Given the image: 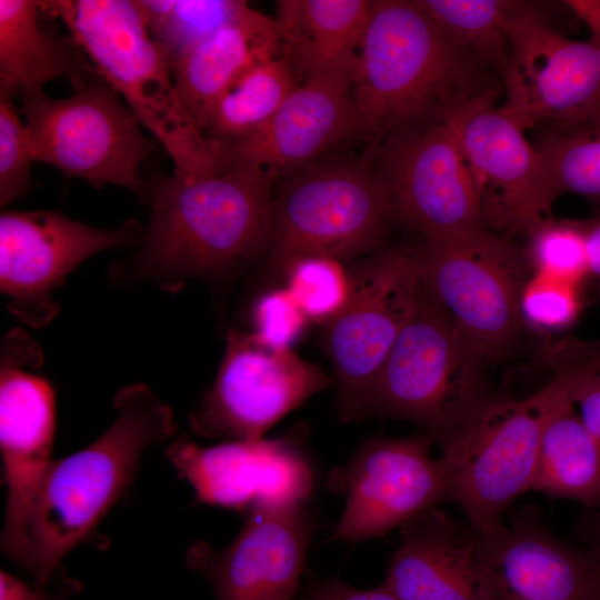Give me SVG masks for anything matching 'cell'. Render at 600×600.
Instances as JSON below:
<instances>
[{"instance_id": "cell-1", "label": "cell", "mask_w": 600, "mask_h": 600, "mask_svg": "<svg viewBox=\"0 0 600 600\" xmlns=\"http://www.w3.org/2000/svg\"><path fill=\"white\" fill-rule=\"evenodd\" d=\"M148 182L151 212L142 241L110 266L112 281L177 292L189 279H218L269 249L273 186L260 177L228 170L190 179L173 172Z\"/></svg>"}, {"instance_id": "cell-2", "label": "cell", "mask_w": 600, "mask_h": 600, "mask_svg": "<svg viewBox=\"0 0 600 600\" xmlns=\"http://www.w3.org/2000/svg\"><path fill=\"white\" fill-rule=\"evenodd\" d=\"M500 73L451 39L417 0H376L352 76L360 136L377 150L401 128L444 122L498 94Z\"/></svg>"}, {"instance_id": "cell-3", "label": "cell", "mask_w": 600, "mask_h": 600, "mask_svg": "<svg viewBox=\"0 0 600 600\" xmlns=\"http://www.w3.org/2000/svg\"><path fill=\"white\" fill-rule=\"evenodd\" d=\"M550 380L522 399L491 397L457 432L439 458L449 501L457 502L479 533L503 526L502 514L530 490L544 429L577 388L600 369V342L567 340L551 350Z\"/></svg>"}, {"instance_id": "cell-4", "label": "cell", "mask_w": 600, "mask_h": 600, "mask_svg": "<svg viewBox=\"0 0 600 600\" xmlns=\"http://www.w3.org/2000/svg\"><path fill=\"white\" fill-rule=\"evenodd\" d=\"M117 417L86 448L53 460L40 487L30 521L34 586L46 589L61 560L87 541L134 479L144 451L178 429L169 404L144 383L113 398Z\"/></svg>"}, {"instance_id": "cell-5", "label": "cell", "mask_w": 600, "mask_h": 600, "mask_svg": "<svg viewBox=\"0 0 600 600\" xmlns=\"http://www.w3.org/2000/svg\"><path fill=\"white\" fill-rule=\"evenodd\" d=\"M42 9L64 23L98 73L163 146L174 173L197 179L217 172L216 152L182 108L170 61L134 0H50Z\"/></svg>"}, {"instance_id": "cell-6", "label": "cell", "mask_w": 600, "mask_h": 600, "mask_svg": "<svg viewBox=\"0 0 600 600\" xmlns=\"http://www.w3.org/2000/svg\"><path fill=\"white\" fill-rule=\"evenodd\" d=\"M483 361L421 282L416 308L367 394L359 419L409 420L440 442L492 397Z\"/></svg>"}, {"instance_id": "cell-7", "label": "cell", "mask_w": 600, "mask_h": 600, "mask_svg": "<svg viewBox=\"0 0 600 600\" xmlns=\"http://www.w3.org/2000/svg\"><path fill=\"white\" fill-rule=\"evenodd\" d=\"M376 150L353 161L312 163L282 180L272 197L267 266L283 274L294 260H346L373 250L392 218L374 169Z\"/></svg>"}, {"instance_id": "cell-8", "label": "cell", "mask_w": 600, "mask_h": 600, "mask_svg": "<svg viewBox=\"0 0 600 600\" xmlns=\"http://www.w3.org/2000/svg\"><path fill=\"white\" fill-rule=\"evenodd\" d=\"M21 116L34 161L92 186L116 184L148 204L149 182L140 168L154 149L134 112L101 76L54 99L43 90L20 93Z\"/></svg>"}, {"instance_id": "cell-9", "label": "cell", "mask_w": 600, "mask_h": 600, "mask_svg": "<svg viewBox=\"0 0 600 600\" xmlns=\"http://www.w3.org/2000/svg\"><path fill=\"white\" fill-rule=\"evenodd\" d=\"M412 252L422 284L486 360L513 350L524 324L520 299L531 270L526 250L478 228L423 239Z\"/></svg>"}, {"instance_id": "cell-10", "label": "cell", "mask_w": 600, "mask_h": 600, "mask_svg": "<svg viewBox=\"0 0 600 600\" xmlns=\"http://www.w3.org/2000/svg\"><path fill=\"white\" fill-rule=\"evenodd\" d=\"M43 353L20 328L0 346V449L7 489L2 552L34 577L30 521L52 463L56 431L54 393L49 381L24 368H39Z\"/></svg>"}, {"instance_id": "cell-11", "label": "cell", "mask_w": 600, "mask_h": 600, "mask_svg": "<svg viewBox=\"0 0 600 600\" xmlns=\"http://www.w3.org/2000/svg\"><path fill=\"white\" fill-rule=\"evenodd\" d=\"M588 40L562 37L517 2L507 21L510 53L502 110L521 128L563 126L600 111V2L584 9Z\"/></svg>"}, {"instance_id": "cell-12", "label": "cell", "mask_w": 600, "mask_h": 600, "mask_svg": "<svg viewBox=\"0 0 600 600\" xmlns=\"http://www.w3.org/2000/svg\"><path fill=\"white\" fill-rule=\"evenodd\" d=\"M211 388L189 414L191 431L204 439L243 441L263 434L306 400L332 384L318 366L292 349L229 329Z\"/></svg>"}, {"instance_id": "cell-13", "label": "cell", "mask_w": 600, "mask_h": 600, "mask_svg": "<svg viewBox=\"0 0 600 600\" xmlns=\"http://www.w3.org/2000/svg\"><path fill=\"white\" fill-rule=\"evenodd\" d=\"M344 309L323 326V346L338 382L342 421L359 419L367 394L419 299L413 252H382L352 269Z\"/></svg>"}, {"instance_id": "cell-14", "label": "cell", "mask_w": 600, "mask_h": 600, "mask_svg": "<svg viewBox=\"0 0 600 600\" xmlns=\"http://www.w3.org/2000/svg\"><path fill=\"white\" fill-rule=\"evenodd\" d=\"M374 160L392 218L423 239L483 228L474 180L446 122L393 131L377 148Z\"/></svg>"}, {"instance_id": "cell-15", "label": "cell", "mask_w": 600, "mask_h": 600, "mask_svg": "<svg viewBox=\"0 0 600 600\" xmlns=\"http://www.w3.org/2000/svg\"><path fill=\"white\" fill-rule=\"evenodd\" d=\"M143 233L136 219L103 229L56 210H2L0 289L8 310L33 329L47 327L60 309L52 292L73 269L103 250L138 248Z\"/></svg>"}, {"instance_id": "cell-16", "label": "cell", "mask_w": 600, "mask_h": 600, "mask_svg": "<svg viewBox=\"0 0 600 600\" xmlns=\"http://www.w3.org/2000/svg\"><path fill=\"white\" fill-rule=\"evenodd\" d=\"M498 94L479 98L444 122L453 132L479 194L482 227L529 234L557 198L542 157L501 106Z\"/></svg>"}, {"instance_id": "cell-17", "label": "cell", "mask_w": 600, "mask_h": 600, "mask_svg": "<svg viewBox=\"0 0 600 600\" xmlns=\"http://www.w3.org/2000/svg\"><path fill=\"white\" fill-rule=\"evenodd\" d=\"M436 442L429 432L372 439L333 469L328 487L347 501L331 538L357 542L380 537L449 501L442 463L430 454Z\"/></svg>"}, {"instance_id": "cell-18", "label": "cell", "mask_w": 600, "mask_h": 600, "mask_svg": "<svg viewBox=\"0 0 600 600\" xmlns=\"http://www.w3.org/2000/svg\"><path fill=\"white\" fill-rule=\"evenodd\" d=\"M307 428L276 439L224 441L200 447L187 436L173 440L166 456L198 502L234 510L306 504L313 469L302 446Z\"/></svg>"}, {"instance_id": "cell-19", "label": "cell", "mask_w": 600, "mask_h": 600, "mask_svg": "<svg viewBox=\"0 0 600 600\" xmlns=\"http://www.w3.org/2000/svg\"><path fill=\"white\" fill-rule=\"evenodd\" d=\"M353 136H360V123L352 78L328 73L297 86L270 120L251 134L211 146L217 172L240 170L273 186Z\"/></svg>"}, {"instance_id": "cell-20", "label": "cell", "mask_w": 600, "mask_h": 600, "mask_svg": "<svg viewBox=\"0 0 600 600\" xmlns=\"http://www.w3.org/2000/svg\"><path fill=\"white\" fill-rule=\"evenodd\" d=\"M318 524L306 504L254 507L227 547L196 541L186 563L206 578L216 600H292Z\"/></svg>"}, {"instance_id": "cell-21", "label": "cell", "mask_w": 600, "mask_h": 600, "mask_svg": "<svg viewBox=\"0 0 600 600\" xmlns=\"http://www.w3.org/2000/svg\"><path fill=\"white\" fill-rule=\"evenodd\" d=\"M487 600H600V566L582 547L556 537L532 507L510 524L477 532Z\"/></svg>"}, {"instance_id": "cell-22", "label": "cell", "mask_w": 600, "mask_h": 600, "mask_svg": "<svg viewBox=\"0 0 600 600\" xmlns=\"http://www.w3.org/2000/svg\"><path fill=\"white\" fill-rule=\"evenodd\" d=\"M400 543L382 582L401 600H487L477 533L438 507L399 527Z\"/></svg>"}, {"instance_id": "cell-23", "label": "cell", "mask_w": 600, "mask_h": 600, "mask_svg": "<svg viewBox=\"0 0 600 600\" xmlns=\"http://www.w3.org/2000/svg\"><path fill=\"white\" fill-rule=\"evenodd\" d=\"M279 56L274 18L246 4L233 19L177 60L171 67L176 91L198 131L203 134L216 103L242 76Z\"/></svg>"}, {"instance_id": "cell-24", "label": "cell", "mask_w": 600, "mask_h": 600, "mask_svg": "<svg viewBox=\"0 0 600 600\" xmlns=\"http://www.w3.org/2000/svg\"><path fill=\"white\" fill-rule=\"evenodd\" d=\"M373 1L279 0L280 56L299 84L328 73L352 78Z\"/></svg>"}, {"instance_id": "cell-25", "label": "cell", "mask_w": 600, "mask_h": 600, "mask_svg": "<svg viewBox=\"0 0 600 600\" xmlns=\"http://www.w3.org/2000/svg\"><path fill=\"white\" fill-rule=\"evenodd\" d=\"M39 0H0V90H43L66 78L78 90L100 77L71 37L49 30Z\"/></svg>"}, {"instance_id": "cell-26", "label": "cell", "mask_w": 600, "mask_h": 600, "mask_svg": "<svg viewBox=\"0 0 600 600\" xmlns=\"http://www.w3.org/2000/svg\"><path fill=\"white\" fill-rule=\"evenodd\" d=\"M530 490L600 509V449L573 399L553 413L544 429Z\"/></svg>"}, {"instance_id": "cell-27", "label": "cell", "mask_w": 600, "mask_h": 600, "mask_svg": "<svg viewBox=\"0 0 600 600\" xmlns=\"http://www.w3.org/2000/svg\"><path fill=\"white\" fill-rule=\"evenodd\" d=\"M297 86L281 56L253 67L216 103L203 138L212 144L246 138L270 120Z\"/></svg>"}, {"instance_id": "cell-28", "label": "cell", "mask_w": 600, "mask_h": 600, "mask_svg": "<svg viewBox=\"0 0 600 600\" xmlns=\"http://www.w3.org/2000/svg\"><path fill=\"white\" fill-rule=\"evenodd\" d=\"M457 43L474 52L502 77L510 46L506 27L517 2L500 0H417Z\"/></svg>"}, {"instance_id": "cell-29", "label": "cell", "mask_w": 600, "mask_h": 600, "mask_svg": "<svg viewBox=\"0 0 600 600\" xmlns=\"http://www.w3.org/2000/svg\"><path fill=\"white\" fill-rule=\"evenodd\" d=\"M537 149L556 197L576 193L600 201V111L554 126Z\"/></svg>"}, {"instance_id": "cell-30", "label": "cell", "mask_w": 600, "mask_h": 600, "mask_svg": "<svg viewBox=\"0 0 600 600\" xmlns=\"http://www.w3.org/2000/svg\"><path fill=\"white\" fill-rule=\"evenodd\" d=\"M172 64L233 19L242 0H134Z\"/></svg>"}, {"instance_id": "cell-31", "label": "cell", "mask_w": 600, "mask_h": 600, "mask_svg": "<svg viewBox=\"0 0 600 600\" xmlns=\"http://www.w3.org/2000/svg\"><path fill=\"white\" fill-rule=\"evenodd\" d=\"M286 288L310 322L327 324L347 306L353 288L352 270L341 260L307 256L292 261L283 274Z\"/></svg>"}, {"instance_id": "cell-32", "label": "cell", "mask_w": 600, "mask_h": 600, "mask_svg": "<svg viewBox=\"0 0 600 600\" xmlns=\"http://www.w3.org/2000/svg\"><path fill=\"white\" fill-rule=\"evenodd\" d=\"M586 231L587 220H543L528 234L531 270L580 287L589 277Z\"/></svg>"}, {"instance_id": "cell-33", "label": "cell", "mask_w": 600, "mask_h": 600, "mask_svg": "<svg viewBox=\"0 0 600 600\" xmlns=\"http://www.w3.org/2000/svg\"><path fill=\"white\" fill-rule=\"evenodd\" d=\"M32 154L26 123L12 100L0 90V206L23 197L32 186Z\"/></svg>"}, {"instance_id": "cell-34", "label": "cell", "mask_w": 600, "mask_h": 600, "mask_svg": "<svg viewBox=\"0 0 600 600\" xmlns=\"http://www.w3.org/2000/svg\"><path fill=\"white\" fill-rule=\"evenodd\" d=\"M581 310L580 287L537 272L524 283L520 311L531 327L561 330L571 326Z\"/></svg>"}, {"instance_id": "cell-35", "label": "cell", "mask_w": 600, "mask_h": 600, "mask_svg": "<svg viewBox=\"0 0 600 600\" xmlns=\"http://www.w3.org/2000/svg\"><path fill=\"white\" fill-rule=\"evenodd\" d=\"M252 331L264 343L292 349L310 321L287 288L262 294L254 304Z\"/></svg>"}, {"instance_id": "cell-36", "label": "cell", "mask_w": 600, "mask_h": 600, "mask_svg": "<svg viewBox=\"0 0 600 600\" xmlns=\"http://www.w3.org/2000/svg\"><path fill=\"white\" fill-rule=\"evenodd\" d=\"M306 600H401L386 586L361 589L336 578H318L310 574Z\"/></svg>"}, {"instance_id": "cell-37", "label": "cell", "mask_w": 600, "mask_h": 600, "mask_svg": "<svg viewBox=\"0 0 600 600\" xmlns=\"http://www.w3.org/2000/svg\"><path fill=\"white\" fill-rule=\"evenodd\" d=\"M39 589L29 586L23 580L4 570L0 571V600H70L73 593L82 589V584L70 578L67 572L62 576L56 590Z\"/></svg>"}, {"instance_id": "cell-38", "label": "cell", "mask_w": 600, "mask_h": 600, "mask_svg": "<svg viewBox=\"0 0 600 600\" xmlns=\"http://www.w3.org/2000/svg\"><path fill=\"white\" fill-rule=\"evenodd\" d=\"M573 403L600 449V369L577 388Z\"/></svg>"}, {"instance_id": "cell-39", "label": "cell", "mask_w": 600, "mask_h": 600, "mask_svg": "<svg viewBox=\"0 0 600 600\" xmlns=\"http://www.w3.org/2000/svg\"><path fill=\"white\" fill-rule=\"evenodd\" d=\"M576 534L581 547L588 550L600 566V509L588 510L579 516Z\"/></svg>"}, {"instance_id": "cell-40", "label": "cell", "mask_w": 600, "mask_h": 600, "mask_svg": "<svg viewBox=\"0 0 600 600\" xmlns=\"http://www.w3.org/2000/svg\"><path fill=\"white\" fill-rule=\"evenodd\" d=\"M586 246L588 259V279L594 283L600 299V218L587 220Z\"/></svg>"}]
</instances>
